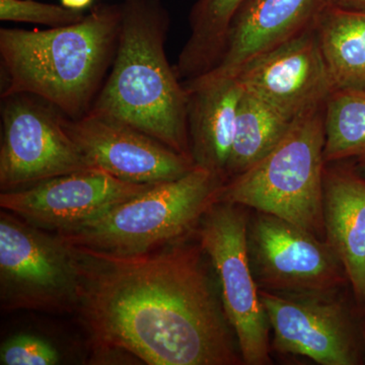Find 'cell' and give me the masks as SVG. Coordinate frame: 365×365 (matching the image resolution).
Returning a JSON list of instances; mask_svg holds the SVG:
<instances>
[{
	"label": "cell",
	"mask_w": 365,
	"mask_h": 365,
	"mask_svg": "<svg viewBox=\"0 0 365 365\" xmlns=\"http://www.w3.org/2000/svg\"><path fill=\"white\" fill-rule=\"evenodd\" d=\"M189 237L128 258L76 250L78 311L96 348L150 365L244 364L205 252Z\"/></svg>",
	"instance_id": "cell-1"
},
{
	"label": "cell",
	"mask_w": 365,
	"mask_h": 365,
	"mask_svg": "<svg viewBox=\"0 0 365 365\" xmlns=\"http://www.w3.org/2000/svg\"><path fill=\"white\" fill-rule=\"evenodd\" d=\"M122 7L98 4L83 20L48 30H0V57L6 76L1 98L33 96L64 116H86L116 54Z\"/></svg>",
	"instance_id": "cell-2"
},
{
	"label": "cell",
	"mask_w": 365,
	"mask_h": 365,
	"mask_svg": "<svg viewBox=\"0 0 365 365\" xmlns=\"http://www.w3.org/2000/svg\"><path fill=\"white\" fill-rule=\"evenodd\" d=\"M121 7L114 61L88 113L130 125L192 158L188 95L165 53L169 11L162 0H123Z\"/></svg>",
	"instance_id": "cell-3"
},
{
	"label": "cell",
	"mask_w": 365,
	"mask_h": 365,
	"mask_svg": "<svg viewBox=\"0 0 365 365\" xmlns=\"http://www.w3.org/2000/svg\"><path fill=\"white\" fill-rule=\"evenodd\" d=\"M225 181L203 168L150 189L78 227L55 232L76 251L96 256H141L195 232L217 203Z\"/></svg>",
	"instance_id": "cell-4"
},
{
	"label": "cell",
	"mask_w": 365,
	"mask_h": 365,
	"mask_svg": "<svg viewBox=\"0 0 365 365\" xmlns=\"http://www.w3.org/2000/svg\"><path fill=\"white\" fill-rule=\"evenodd\" d=\"M325 105L295 118L265 157L220 190L217 202L278 216L325 240Z\"/></svg>",
	"instance_id": "cell-5"
},
{
	"label": "cell",
	"mask_w": 365,
	"mask_h": 365,
	"mask_svg": "<svg viewBox=\"0 0 365 365\" xmlns=\"http://www.w3.org/2000/svg\"><path fill=\"white\" fill-rule=\"evenodd\" d=\"M83 273L78 252L44 230L4 210L0 213L2 311H78Z\"/></svg>",
	"instance_id": "cell-6"
},
{
	"label": "cell",
	"mask_w": 365,
	"mask_h": 365,
	"mask_svg": "<svg viewBox=\"0 0 365 365\" xmlns=\"http://www.w3.org/2000/svg\"><path fill=\"white\" fill-rule=\"evenodd\" d=\"M271 350L321 365L365 364V314L350 285L327 292L275 294L259 289Z\"/></svg>",
	"instance_id": "cell-7"
},
{
	"label": "cell",
	"mask_w": 365,
	"mask_h": 365,
	"mask_svg": "<svg viewBox=\"0 0 365 365\" xmlns=\"http://www.w3.org/2000/svg\"><path fill=\"white\" fill-rule=\"evenodd\" d=\"M249 215L244 206L213 204L194 235L215 270L223 309L237 336L242 362L269 365L272 364L271 327L247 252Z\"/></svg>",
	"instance_id": "cell-8"
},
{
	"label": "cell",
	"mask_w": 365,
	"mask_h": 365,
	"mask_svg": "<svg viewBox=\"0 0 365 365\" xmlns=\"http://www.w3.org/2000/svg\"><path fill=\"white\" fill-rule=\"evenodd\" d=\"M1 98V192L93 169L67 133L63 114L56 108L33 96Z\"/></svg>",
	"instance_id": "cell-9"
},
{
	"label": "cell",
	"mask_w": 365,
	"mask_h": 365,
	"mask_svg": "<svg viewBox=\"0 0 365 365\" xmlns=\"http://www.w3.org/2000/svg\"><path fill=\"white\" fill-rule=\"evenodd\" d=\"M247 252L259 289L275 294L347 287V274L326 240L278 216L249 215Z\"/></svg>",
	"instance_id": "cell-10"
},
{
	"label": "cell",
	"mask_w": 365,
	"mask_h": 365,
	"mask_svg": "<svg viewBox=\"0 0 365 365\" xmlns=\"http://www.w3.org/2000/svg\"><path fill=\"white\" fill-rule=\"evenodd\" d=\"M153 185L122 181L98 169L81 170L1 192L0 207L34 227L59 232L88 222Z\"/></svg>",
	"instance_id": "cell-11"
},
{
	"label": "cell",
	"mask_w": 365,
	"mask_h": 365,
	"mask_svg": "<svg viewBox=\"0 0 365 365\" xmlns=\"http://www.w3.org/2000/svg\"><path fill=\"white\" fill-rule=\"evenodd\" d=\"M62 123L93 169L122 181L160 184L179 179L196 167L192 158L113 118L88 113L71 119L63 115Z\"/></svg>",
	"instance_id": "cell-12"
},
{
	"label": "cell",
	"mask_w": 365,
	"mask_h": 365,
	"mask_svg": "<svg viewBox=\"0 0 365 365\" xmlns=\"http://www.w3.org/2000/svg\"><path fill=\"white\" fill-rule=\"evenodd\" d=\"M235 76L292 119L325 105L336 91L316 25L259 55Z\"/></svg>",
	"instance_id": "cell-13"
},
{
	"label": "cell",
	"mask_w": 365,
	"mask_h": 365,
	"mask_svg": "<svg viewBox=\"0 0 365 365\" xmlns=\"http://www.w3.org/2000/svg\"><path fill=\"white\" fill-rule=\"evenodd\" d=\"M327 0H246L220 63L207 76H235L245 64L316 25ZM205 76V74H204Z\"/></svg>",
	"instance_id": "cell-14"
},
{
	"label": "cell",
	"mask_w": 365,
	"mask_h": 365,
	"mask_svg": "<svg viewBox=\"0 0 365 365\" xmlns=\"http://www.w3.org/2000/svg\"><path fill=\"white\" fill-rule=\"evenodd\" d=\"M188 95V133L196 167L227 181L242 85L237 76H201L182 81Z\"/></svg>",
	"instance_id": "cell-15"
},
{
	"label": "cell",
	"mask_w": 365,
	"mask_h": 365,
	"mask_svg": "<svg viewBox=\"0 0 365 365\" xmlns=\"http://www.w3.org/2000/svg\"><path fill=\"white\" fill-rule=\"evenodd\" d=\"M323 205L326 242L340 259L365 314V178L353 160L326 163Z\"/></svg>",
	"instance_id": "cell-16"
},
{
	"label": "cell",
	"mask_w": 365,
	"mask_h": 365,
	"mask_svg": "<svg viewBox=\"0 0 365 365\" xmlns=\"http://www.w3.org/2000/svg\"><path fill=\"white\" fill-rule=\"evenodd\" d=\"M316 30L336 90L365 88V13L327 4Z\"/></svg>",
	"instance_id": "cell-17"
},
{
	"label": "cell",
	"mask_w": 365,
	"mask_h": 365,
	"mask_svg": "<svg viewBox=\"0 0 365 365\" xmlns=\"http://www.w3.org/2000/svg\"><path fill=\"white\" fill-rule=\"evenodd\" d=\"M246 0H197L189 14L190 34L175 66L182 81L217 66L235 14Z\"/></svg>",
	"instance_id": "cell-18"
},
{
	"label": "cell",
	"mask_w": 365,
	"mask_h": 365,
	"mask_svg": "<svg viewBox=\"0 0 365 365\" xmlns=\"http://www.w3.org/2000/svg\"><path fill=\"white\" fill-rule=\"evenodd\" d=\"M227 181L250 169L272 150L289 130L294 120L254 91L242 86Z\"/></svg>",
	"instance_id": "cell-19"
},
{
	"label": "cell",
	"mask_w": 365,
	"mask_h": 365,
	"mask_svg": "<svg viewBox=\"0 0 365 365\" xmlns=\"http://www.w3.org/2000/svg\"><path fill=\"white\" fill-rule=\"evenodd\" d=\"M327 163L365 158V88H339L325 104Z\"/></svg>",
	"instance_id": "cell-20"
},
{
	"label": "cell",
	"mask_w": 365,
	"mask_h": 365,
	"mask_svg": "<svg viewBox=\"0 0 365 365\" xmlns=\"http://www.w3.org/2000/svg\"><path fill=\"white\" fill-rule=\"evenodd\" d=\"M83 11L36 0H0V20L37 24L57 28L78 23L86 16Z\"/></svg>",
	"instance_id": "cell-21"
},
{
	"label": "cell",
	"mask_w": 365,
	"mask_h": 365,
	"mask_svg": "<svg viewBox=\"0 0 365 365\" xmlns=\"http://www.w3.org/2000/svg\"><path fill=\"white\" fill-rule=\"evenodd\" d=\"M59 362V353L51 343L29 334L14 336L0 348L2 365H55Z\"/></svg>",
	"instance_id": "cell-22"
},
{
	"label": "cell",
	"mask_w": 365,
	"mask_h": 365,
	"mask_svg": "<svg viewBox=\"0 0 365 365\" xmlns=\"http://www.w3.org/2000/svg\"><path fill=\"white\" fill-rule=\"evenodd\" d=\"M327 4L346 11H362L365 13V0H327Z\"/></svg>",
	"instance_id": "cell-23"
},
{
	"label": "cell",
	"mask_w": 365,
	"mask_h": 365,
	"mask_svg": "<svg viewBox=\"0 0 365 365\" xmlns=\"http://www.w3.org/2000/svg\"><path fill=\"white\" fill-rule=\"evenodd\" d=\"M93 0H61L62 6L67 9H76V11H83L91 4Z\"/></svg>",
	"instance_id": "cell-24"
},
{
	"label": "cell",
	"mask_w": 365,
	"mask_h": 365,
	"mask_svg": "<svg viewBox=\"0 0 365 365\" xmlns=\"http://www.w3.org/2000/svg\"><path fill=\"white\" fill-rule=\"evenodd\" d=\"M354 163L355 169L357 170V172L361 175L362 177L365 178V158H361V160H353Z\"/></svg>",
	"instance_id": "cell-25"
}]
</instances>
